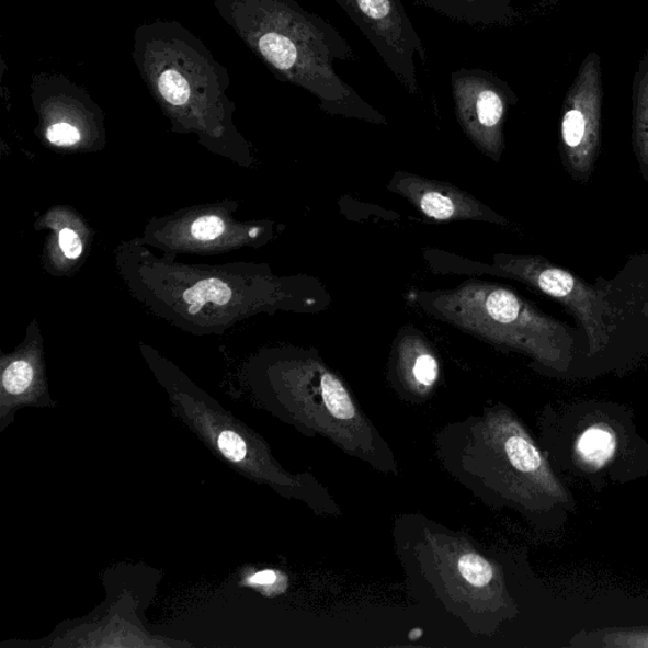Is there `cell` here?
<instances>
[{
	"label": "cell",
	"instance_id": "cell-1",
	"mask_svg": "<svg viewBox=\"0 0 648 648\" xmlns=\"http://www.w3.org/2000/svg\"><path fill=\"white\" fill-rule=\"evenodd\" d=\"M497 268L559 305L586 339V357L648 351V252L594 283L541 257H498Z\"/></svg>",
	"mask_w": 648,
	"mask_h": 648
},
{
	"label": "cell",
	"instance_id": "cell-2",
	"mask_svg": "<svg viewBox=\"0 0 648 648\" xmlns=\"http://www.w3.org/2000/svg\"><path fill=\"white\" fill-rule=\"evenodd\" d=\"M451 322L545 361L565 364L586 357L579 327L548 316L519 294L494 285H467L434 303Z\"/></svg>",
	"mask_w": 648,
	"mask_h": 648
},
{
	"label": "cell",
	"instance_id": "cell-3",
	"mask_svg": "<svg viewBox=\"0 0 648 648\" xmlns=\"http://www.w3.org/2000/svg\"><path fill=\"white\" fill-rule=\"evenodd\" d=\"M602 105L601 56L590 53L566 94L560 125L562 166L581 184L592 178L601 154Z\"/></svg>",
	"mask_w": 648,
	"mask_h": 648
},
{
	"label": "cell",
	"instance_id": "cell-4",
	"mask_svg": "<svg viewBox=\"0 0 648 648\" xmlns=\"http://www.w3.org/2000/svg\"><path fill=\"white\" fill-rule=\"evenodd\" d=\"M379 54L408 93L418 94L416 57L425 62V48L401 0H334Z\"/></svg>",
	"mask_w": 648,
	"mask_h": 648
},
{
	"label": "cell",
	"instance_id": "cell-5",
	"mask_svg": "<svg viewBox=\"0 0 648 648\" xmlns=\"http://www.w3.org/2000/svg\"><path fill=\"white\" fill-rule=\"evenodd\" d=\"M451 87L466 135L490 158L499 160L504 149L507 112L516 102L513 90L494 73L467 69L451 73Z\"/></svg>",
	"mask_w": 648,
	"mask_h": 648
},
{
	"label": "cell",
	"instance_id": "cell-6",
	"mask_svg": "<svg viewBox=\"0 0 648 648\" xmlns=\"http://www.w3.org/2000/svg\"><path fill=\"white\" fill-rule=\"evenodd\" d=\"M394 184H396L394 189H398L401 194L406 195L409 201H412L422 211L423 215L432 219H481V217L487 216L490 220H494L490 217L504 220L494 215L493 212L482 207L473 196L458 192L453 186L416 177L396 179Z\"/></svg>",
	"mask_w": 648,
	"mask_h": 648
},
{
	"label": "cell",
	"instance_id": "cell-7",
	"mask_svg": "<svg viewBox=\"0 0 648 648\" xmlns=\"http://www.w3.org/2000/svg\"><path fill=\"white\" fill-rule=\"evenodd\" d=\"M446 18L469 24H511L515 0H416Z\"/></svg>",
	"mask_w": 648,
	"mask_h": 648
},
{
	"label": "cell",
	"instance_id": "cell-8",
	"mask_svg": "<svg viewBox=\"0 0 648 648\" xmlns=\"http://www.w3.org/2000/svg\"><path fill=\"white\" fill-rule=\"evenodd\" d=\"M632 144L639 172L648 185V48L632 87Z\"/></svg>",
	"mask_w": 648,
	"mask_h": 648
},
{
	"label": "cell",
	"instance_id": "cell-9",
	"mask_svg": "<svg viewBox=\"0 0 648 648\" xmlns=\"http://www.w3.org/2000/svg\"><path fill=\"white\" fill-rule=\"evenodd\" d=\"M577 448L582 461L589 465L601 467L609 463L615 454L617 439L610 429L593 425L581 434Z\"/></svg>",
	"mask_w": 648,
	"mask_h": 648
},
{
	"label": "cell",
	"instance_id": "cell-10",
	"mask_svg": "<svg viewBox=\"0 0 648 648\" xmlns=\"http://www.w3.org/2000/svg\"><path fill=\"white\" fill-rule=\"evenodd\" d=\"M231 298V288L219 278L202 281L184 293V300L189 305L187 310L191 315L198 314L209 302L215 303L217 306H225Z\"/></svg>",
	"mask_w": 648,
	"mask_h": 648
},
{
	"label": "cell",
	"instance_id": "cell-11",
	"mask_svg": "<svg viewBox=\"0 0 648 648\" xmlns=\"http://www.w3.org/2000/svg\"><path fill=\"white\" fill-rule=\"evenodd\" d=\"M321 389L328 412L342 421H349L355 417V406L338 377L331 373H325L321 379Z\"/></svg>",
	"mask_w": 648,
	"mask_h": 648
},
{
	"label": "cell",
	"instance_id": "cell-12",
	"mask_svg": "<svg viewBox=\"0 0 648 648\" xmlns=\"http://www.w3.org/2000/svg\"><path fill=\"white\" fill-rule=\"evenodd\" d=\"M505 450L516 470L536 473L543 466V458H541L538 450L531 444L528 439L520 436V434H515L507 441Z\"/></svg>",
	"mask_w": 648,
	"mask_h": 648
},
{
	"label": "cell",
	"instance_id": "cell-13",
	"mask_svg": "<svg viewBox=\"0 0 648 648\" xmlns=\"http://www.w3.org/2000/svg\"><path fill=\"white\" fill-rule=\"evenodd\" d=\"M458 571H461L465 581L474 587H486L494 577L491 565L484 557L474 554L462 557L461 561H458Z\"/></svg>",
	"mask_w": 648,
	"mask_h": 648
},
{
	"label": "cell",
	"instance_id": "cell-14",
	"mask_svg": "<svg viewBox=\"0 0 648 648\" xmlns=\"http://www.w3.org/2000/svg\"><path fill=\"white\" fill-rule=\"evenodd\" d=\"M159 89L162 96L172 105H183L191 98L187 81L174 70L161 73Z\"/></svg>",
	"mask_w": 648,
	"mask_h": 648
},
{
	"label": "cell",
	"instance_id": "cell-15",
	"mask_svg": "<svg viewBox=\"0 0 648 648\" xmlns=\"http://www.w3.org/2000/svg\"><path fill=\"white\" fill-rule=\"evenodd\" d=\"M32 380H34V368L27 361H15L5 368L3 374V385L8 393L18 394L27 390Z\"/></svg>",
	"mask_w": 648,
	"mask_h": 648
},
{
	"label": "cell",
	"instance_id": "cell-16",
	"mask_svg": "<svg viewBox=\"0 0 648 648\" xmlns=\"http://www.w3.org/2000/svg\"><path fill=\"white\" fill-rule=\"evenodd\" d=\"M412 374L418 383L424 385V387H431L437 380L439 376L436 359L427 351L418 352L414 359Z\"/></svg>",
	"mask_w": 648,
	"mask_h": 648
},
{
	"label": "cell",
	"instance_id": "cell-17",
	"mask_svg": "<svg viewBox=\"0 0 648 648\" xmlns=\"http://www.w3.org/2000/svg\"><path fill=\"white\" fill-rule=\"evenodd\" d=\"M218 447L228 461L241 463L248 453L243 440L232 431H224L218 437Z\"/></svg>",
	"mask_w": 648,
	"mask_h": 648
},
{
	"label": "cell",
	"instance_id": "cell-18",
	"mask_svg": "<svg viewBox=\"0 0 648 648\" xmlns=\"http://www.w3.org/2000/svg\"><path fill=\"white\" fill-rule=\"evenodd\" d=\"M225 232V223L216 216L201 217L192 226V235L196 240L211 241Z\"/></svg>",
	"mask_w": 648,
	"mask_h": 648
},
{
	"label": "cell",
	"instance_id": "cell-19",
	"mask_svg": "<svg viewBox=\"0 0 648 648\" xmlns=\"http://www.w3.org/2000/svg\"><path fill=\"white\" fill-rule=\"evenodd\" d=\"M48 141L57 146H71L80 141L79 130L68 123H57L47 130Z\"/></svg>",
	"mask_w": 648,
	"mask_h": 648
},
{
	"label": "cell",
	"instance_id": "cell-20",
	"mask_svg": "<svg viewBox=\"0 0 648 648\" xmlns=\"http://www.w3.org/2000/svg\"><path fill=\"white\" fill-rule=\"evenodd\" d=\"M60 248L68 259H78L83 252V243L72 229L65 228L60 234Z\"/></svg>",
	"mask_w": 648,
	"mask_h": 648
},
{
	"label": "cell",
	"instance_id": "cell-21",
	"mask_svg": "<svg viewBox=\"0 0 648 648\" xmlns=\"http://www.w3.org/2000/svg\"><path fill=\"white\" fill-rule=\"evenodd\" d=\"M276 572L272 570L260 571L251 577L249 581L255 586H272L276 581Z\"/></svg>",
	"mask_w": 648,
	"mask_h": 648
},
{
	"label": "cell",
	"instance_id": "cell-22",
	"mask_svg": "<svg viewBox=\"0 0 648 648\" xmlns=\"http://www.w3.org/2000/svg\"><path fill=\"white\" fill-rule=\"evenodd\" d=\"M423 635V632L421 629H413L412 632H410L409 637L412 639H418Z\"/></svg>",
	"mask_w": 648,
	"mask_h": 648
},
{
	"label": "cell",
	"instance_id": "cell-23",
	"mask_svg": "<svg viewBox=\"0 0 648 648\" xmlns=\"http://www.w3.org/2000/svg\"><path fill=\"white\" fill-rule=\"evenodd\" d=\"M647 646H648V644H647Z\"/></svg>",
	"mask_w": 648,
	"mask_h": 648
}]
</instances>
